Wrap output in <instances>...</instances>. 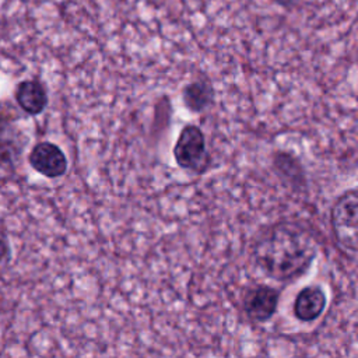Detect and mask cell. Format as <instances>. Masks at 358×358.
<instances>
[{
	"mask_svg": "<svg viewBox=\"0 0 358 358\" xmlns=\"http://www.w3.org/2000/svg\"><path fill=\"white\" fill-rule=\"evenodd\" d=\"M316 253L312 234L294 222L271 225L260 234L253 248L257 266L277 281L302 277L312 266Z\"/></svg>",
	"mask_w": 358,
	"mask_h": 358,
	"instance_id": "6da1fadb",
	"label": "cell"
},
{
	"mask_svg": "<svg viewBox=\"0 0 358 358\" xmlns=\"http://www.w3.org/2000/svg\"><path fill=\"white\" fill-rule=\"evenodd\" d=\"M330 222L338 248L344 253L355 256L358 241V196L355 189L344 192L336 200Z\"/></svg>",
	"mask_w": 358,
	"mask_h": 358,
	"instance_id": "7a4b0ae2",
	"label": "cell"
},
{
	"mask_svg": "<svg viewBox=\"0 0 358 358\" xmlns=\"http://www.w3.org/2000/svg\"><path fill=\"white\" fill-rule=\"evenodd\" d=\"M173 157L176 164L187 171L201 172L207 164L206 137L196 124H186L173 145Z\"/></svg>",
	"mask_w": 358,
	"mask_h": 358,
	"instance_id": "3957f363",
	"label": "cell"
},
{
	"mask_svg": "<svg viewBox=\"0 0 358 358\" xmlns=\"http://www.w3.org/2000/svg\"><path fill=\"white\" fill-rule=\"evenodd\" d=\"M29 165L46 178H59L67 171V158L62 148L50 141H41L34 145L28 155Z\"/></svg>",
	"mask_w": 358,
	"mask_h": 358,
	"instance_id": "277c9868",
	"label": "cell"
},
{
	"mask_svg": "<svg viewBox=\"0 0 358 358\" xmlns=\"http://www.w3.org/2000/svg\"><path fill=\"white\" fill-rule=\"evenodd\" d=\"M278 291L268 285H256L250 288L243 298L246 315L256 322H267L273 317L278 305Z\"/></svg>",
	"mask_w": 358,
	"mask_h": 358,
	"instance_id": "5b68a950",
	"label": "cell"
},
{
	"mask_svg": "<svg viewBox=\"0 0 358 358\" xmlns=\"http://www.w3.org/2000/svg\"><path fill=\"white\" fill-rule=\"evenodd\" d=\"M14 98L18 106L31 116L42 113L48 105L46 88L38 80H24L18 83Z\"/></svg>",
	"mask_w": 358,
	"mask_h": 358,
	"instance_id": "8992f818",
	"label": "cell"
},
{
	"mask_svg": "<svg viewBox=\"0 0 358 358\" xmlns=\"http://www.w3.org/2000/svg\"><path fill=\"white\" fill-rule=\"evenodd\" d=\"M326 306V295L322 288L310 285L302 288L294 302V315L301 322H312L317 319Z\"/></svg>",
	"mask_w": 358,
	"mask_h": 358,
	"instance_id": "52a82bcc",
	"label": "cell"
},
{
	"mask_svg": "<svg viewBox=\"0 0 358 358\" xmlns=\"http://www.w3.org/2000/svg\"><path fill=\"white\" fill-rule=\"evenodd\" d=\"M214 87L208 78H197L187 83L182 90V102L192 113H200L214 102Z\"/></svg>",
	"mask_w": 358,
	"mask_h": 358,
	"instance_id": "ba28073f",
	"label": "cell"
},
{
	"mask_svg": "<svg viewBox=\"0 0 358 358\" xmlns=\"http://www.w3.org/2000/svg\"><path fill=\"white\" fill-rule=\"evenodd\" d=\"M11 256V249L8 245V241L0 236V263L1 262H8Z\"/></svg>",
	"mask_w": 358,
	"mask_h": 358,
	"instance_id": "9c48e42d",
	"label": "cell"
},
{
	"mask_svg": "<svg viewBox=\"0 0 358 358\" xmlns=\"http://www.w3.org/2000/svg\"><path fill=\"white\" fill-rule=\"evenodd\" d=\"M274 1H275L280 7H282V8H285V10H292V8H295L296 6H299L302 0H274Z\"/></svg>",
	"mask_w": 358,
	"mask_h": 358,
	"instance_id": "30bf717a",
	"label": "cell"
}]
</instances>
